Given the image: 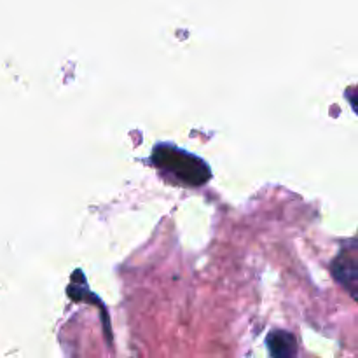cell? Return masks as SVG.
Segmentation results:
<instances>
[{
  "mask_svg": "<svg viewBox=\"0 0 358 358\" xmlns=\"http://www.w3.org/2000/svg\"><path fill=\"white\" fill-rule=\"evenodd\" d=\"M152 161L159 170L170 173L178 182L189 185H201L210 178V168L194 154L185 152L178 147L157 145L154 149Z\"/></svg>",
  "mask_w": 358,
  "mask_h": 358,
  "instance_id": "1",
  "label": "cell"
},
{
  "mask_svg": "<svg viewBox=\"0 0 358 358\" xmlns=\"http://www.w3.org/2000/svg\"><path fill=\"white\" fill-rule=\"evenodd\" d=\"M266 346L273 357L289 358L297 353L296 338L285 331H273L266 339Z\"/></svg>",
  "mask_w": 358,
  "mask_h": 358,
  "instance_id": "3",
  "label": "cell"
},
{
  "mask_svg": "<svg viewBox=\"0 0 358 358\" xmlns=\"http://www.w3.org/2000/svg\"><path fill=\"white\" fill-rule=\"evenodd\" d=\"M332 273H334V278L341 283L343 287L352 292V296H355L357 289V261L353 252H341L339 257L336 259L334 264H332Z\"/></svg>",
  "mask_w": 358,
  "mask_h": 358,
  "instance_id": "2",
  "label": "cell"
}]
</instances>
